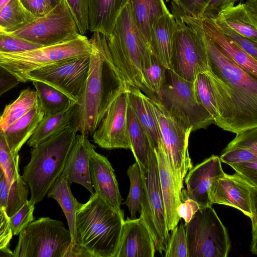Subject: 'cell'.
Here are the masks:
<instances>
[{
  "instance_id": "49",
  "label": "cell",
  "mask_w": 257,
  "mask_h": 257,
  "mask_svg": "<svg viewBox=\"0 0 257 257\" xmlns=\"http://www.w3.org/2000/svg\"><path fill=\"white\" fill-rule=\"evenodd\" d=\"M23 6L37 18L48 14L53 9L46 0H20Z\"/></svg>"
},
{
  "instance_id": "8",
  "label": "cell",
  "mask_w": 257,
  "mask_h": 257,
  "mask_svg": "<svg viewBox=\"0 0 257 257\" xmlns=\"http://www.w3.org/2000/svg\"><path fill=\"white\" fill-rule=\"evenodd\" d=\"M184 226L188 257L228 256L229 236L212 205L199 209Z\"/></svg>"
},
{
  "instance_id": "54",
  "label": "cell",
  "mask_w": 257,
  "mask_h": 257,
  "mask_svg": "<svg viewBox=\"0 0 257 257\" xmlns=\"http://www.w3.org/2000/svg\"><path fill=\"white\" fill-rule=\"evenodd\" d=\"M10 0H0V11Z\"/></svg>"
},
{
  "instance_id": "3",
  "label": "cell",
  "mask_w": 257,
  "mask_h": 257,
  "mask_svg": "<svg viewBox=\"0 0 257 257\" xmlns=\"http://www.w3.org/2000/svg\"><path fill=\"white\" fill-rule=\"evenodd\" d=\"M102 37L107 58L127 88L137 87L147 95L142 64L152 53L138 29L128 2L117 17L110 35Z\"/></svg>"
},
{
  "instance_id": "37",
  "label": "cell",
  "mask_w": 257,
  "mask_h": 257,
  "mask_svg": "<svg viewBox=\"0 0 257 257\" xmlns=\"http://www.w3.org/2000/svg\"><path fill=\"white\" fill-rule=\"evenodd\" d=\"M142 70L148 92L147 96L149 98H158L166 80L167 69L151 54L143 60Z\"/></svg>"
},
{
  "instance_id": "39",
  "label": "cell",
  "mask_w": 257,
  "mask_h": 257,
  "mask_svg": "<svg viewBox=\"0 0 257 257\" xmlns=\"http://www.w3.org/2000/svg\"><path fill=\"white\" fill-rule=\"evenodd\" d=\"M130 185L128 194L123 203L128 208L131 219L136 218V214L140 212L141 201L143 194V184L140 168L136 162L131 165L126 171Z\"/></svg>"
},
{
  "instance_id": "25",
  "label": "cell",
  "mask_w": 257,
  "mask_h": 257,
  "mask_svg": "<svg viewBox=\"0 0 257 257\" xmlns=\"http://www.w3.org/2000/svg\"><path fill=\"white\" fill-rule=\"evenodd\" d=\"M215 18L257 42V0H247L245 3L227 7Z\"/></svg>"
},
{
  "instance_id": "13",
  "label": "cell",
  "mask_w": 257,
  "mask_h": 257,
  "mask_svg": "<svg viewBox=\"0 0 257 257\" xmlns=\"http://www.w3.org/2000/svg\"><path fill=\"white\" fill-rule=\"evenodd\" d=\"M89 64L90 55L62 61L27 73L21 82L36 80L46 83L78 103L84 89Z\"/></svg>"
},
{
  "instance_id": "12",
  "label": "cell",
  "mask_w": 257,
  "mask_h": 257,
  "mask_svg": "<svg viewBox=\"0 0 257 257\" xmlns=\"http://www.w3.org/2000/svg\"><path fill=\"white\" fill-rule=\"evenodd\" d=\"M210 205L218 204L234 207L251 221V243L257 242V186L237 173L214 178L209 190Z\"/></svg>"
},
{
  "instance_id": "53",
  "label": "cell",
  "mask_w": 257,
  "mask_h": 257,
  "mask_svg": "<svg viewBox=\"0 0 257 257\" xmlns=\"http://www.w3.org/2000/svg\"><path fill=\"white\" fill-rule=\"evenodd\" d=\"M51 6L53 8L61 3V0H46Z\"/></svg>"
},
{
  "instance_id": "45",
  "label": "cell",
  "mask_w": 257,
  "mask_h": 257,
  "mask_svg": "<svg viewBox=\"0 0 257 257\" xmlns=\"http://www.w3.org/2000/svg\"><path fill=\"white\" fill-rule=\"evenodd\" d=\"M35 204L27 200L21 208L9 217L10 227L13 235H17L34 221Z\"/></svg>"
},
{
  "instance_id": "34",
  "label": "cell",
  "mask_w": 257,
  "mask_h": 257,
  "mask_svg": "<svg viewBox=\"0 0 257 257\" xmlns=\"http://www.w3.org/2000/svg\"><path fill=\"white\" fill-rule=\"evenodd\" d=\"M32 82L44 116L60 112L76 102L62 91L46 83L36 80Z\"/></svg>"
},
{
  "instance_id": "23",
  "label": "cell",
  "mask_w": 257,
  "mask_h": 257,
  "mask_svg": "<svg viewBox=\"0 0 257 257\" xmlns=\"http://www.w3.org/2000/svg\"><path fill=\"white\" fill-rule=\"evenodd\" d=\"M204 32L230 60L257 78V60L253 58L224 35L209 18H195Z\"/></svg>"
},
{
  "instance_id": "14",
  "label": "cell",
  "mask_w": 257,
  "mask_h": 257,
  "mask_svg": "<svg viewBox=\"0 0 257 257\" xmlns=\"http://www.w3.org/2000/svg\"><path fill=\"white\" fill-rule=\"evenodd\" d=\"M11 33L42 47L69 40L80 34L72 15L62 3L45 16Z\"/></svg>"
},
{
  "instance_id": "32",
  "label": "cell",
  "mask_w": 257,
  "mask_h": 257,
  "mask_svg": "<svg viewBox=\"0 0 257 257\" xmlns=\"http://www.w3.org/2000/svg\"><path fill=\"white\" fill-rule=\"evenodd\" d=\"M219 158L228 165L257 159V127L236 134Z\"/></svg>"
},
{
  "instance_id": "21",
  "label": "cell",
  "mask_w": 257,
  "mask_h": 257,
  "mask_svg": "<svg viewBox=\"0 0 257 257\" xmlns=\"http://www.w3.org/2000/svg\"><path fill=\"white\" fill-rule=\"evenodd\" d=\"M155 243L142 216L124 220L115 257H154Z\"/></svg>"
},
{
  "instance_id": "43",
  "label": "cell",
  "mask_w": 257,
  "mask_h": 257,
  "mask_svg": "<svg viewBox=\"0 0 257 257\" xmlns=\"http://www.w3.org/2000/svg\"><path fill=\"white\" fill-rule=\"evenodd\" d=\"M164 251L165 257H188L185 229L182 222L172 231Z\"/></svg>"
},
{
  "instance_id": "40",
  "label": "cell",
  "mask_w": 257,
  "mask_h": 257,
  "mask_svg": "<svg viewBox=\"0 0 257 257\" xmlns=\"http://www.w3.org/2000/svg\"><path fill=\"white\" fill-rule=\"evenodd\" d=\"M209 0H172L171 9L175 19L199 18Z\"/></svg>"
},
{
  "instance_id": "28",
  "label": "cell",
  "mask_w": 257,
  "mask_h": 257,
  "mask_svg": "<svg viewBox=\"0 0 257 257\" xmlns=\"http://www.w3.org/2000/svg\"><path fill=\"white\" fill-rule=\"evenodd\" d=\"M44 113L39 103L4 131L9 146L15 156L26 143L43 118Z\"/></svg>"
},
{
  "instance_id": "41",
  "label": "cell",
  "mask_w": 257,
  "mask_h": 257,
  "mask_svg": "<svg viewBox=\"0 0 257 257\" xmlns=\"http://www.w3.org/2000/svg\"><path fill=\"white\" fill-rule=\"evenodd\" d=\"M42 47L41 46L17 36L13 33L0 30V52L14 53Z\"/></svg>"
},
{
  "instance_id": "44",
  "label": "cell",
  "mask_w": 257,
  "mask_h": 257,
  "mask_svg": "<svg viewBox=\"0 0 257 257\" xmlns=\"http://www.w3.org/2000/svg\"><path fill=\"white\" fill-rule=\"evenodd\" d=\"M72 15L79 34L84 35L88 31V19L90 0H61Z\"/></svg>"
},
{
  "instance_id": "9",
  "label": "cell",
  "mask_w": 257,
  "mask_h": 257,
  "mask_svg": "<svg viewBox=\"0 0 257 257\" xmlns=\"http://www.w3.org/2000/svg\"><path fill=\"white\" fill-rule=\"evenodd\" d=\"M159 99L170 112L192 132L206 128L214 120L199 101L193 82L178 75L173 69L168 70Z\"/></svg>"
},
{
  "instance_id": "26",
  "label": "cell",
  "mask_w": 257,
  "mask_h": 257,
  "mask_svg": "<svg viewBox=\"0 0 257 257\" xmlns=\"http://www.w3.org/2000/svg\"><path fill=\"white\" fill-rule=\"evenodd\" d=\"M129 0H90L88 28L106 38L111 34L117 17Z\"/></svg>"
},
{
  "instance_id": "10",
  "label": "cell",
  "mask_w": 257,
  "mask_h": 257,
  "mask_svg": "<svg viewBox=\"0 0 257 257\" xmlns=\"http://www.w3.org/2000/svg\"><path fill=\"white\" fill-rule=\"evenodd\" d=\"M139 168L143 184L140 215L150 232L156 251L162 254L170 234L167 226L154 148L150 152L147 167Z\"/></svg>"
},
{
  "instance_id": "36",
  "label": "cell",
  "mask_w": 257,
  "mask_h": 257,
  "mask_svg": "<svg viewBox=\"0 0 257 257\" xmlns=\"http://www.w3.org/2000/svg\"><path fill=\"white\" fill-rule=\"evenodd\" d=\"M38 103L36 90H23L14 101L6 106L0 115V126L5 131Z\"/></svg>"
},
{
  "instance_id": "4",
  "label": "cell",
  "mask_w": 257,
  "mask_h": 257,
  "mask_svg": "<svg viewBox=\"0 0 257 257\" xmlns=\"http://www.w3.org/2000/svg\"><path fill=\"white\" fill-rule=\"evenodd\" d=\"M124 220L94 193L76 212L78 245L90 257H115Z\"/></svg>"
},
{
  "instance_id": "48",
  "label": "cell",
  "mask_w": 257,
  "mask_h": 257,
  "mask_svg": "<svg viewBox=\"0 0 257 257\" xmlns=\"http://www.w3.org/2000/svg\"><path fill=\"white\" fill-rule=\"evenodd\" d=\"M240 0H209L201 17L209 19L214 18L222 10L234 6Z\"/></svg>"
},
{
  "instance_id": "5",
  "label": "cell",
  "mask_w": 257,
  "mask_h": 257,
  "mask_svg": "<svg viewBox=\"0 0 257 257\" xmlns=\"http://www.w3.org/2000/svg\"><path fill=\"white\" fill-rule=\"evenodd\" d=\"M77 133L71 127L32 147L21 176L30 191V200L35 204L43 200L61 175Z\"/></svg>"
},
{
  "instance_id": "24",
  "label": "cell",
  "mask_w": 257,
  "mask_h": 257,
  "mask_svg": "<svg viewBox=\"0 0 257 257\" xmlns=\"http://www.w3.org/2000/svg\"><path fill=\"white\" fill-rule=\"evenodd\" d=\"M175 18L171 12L161 16L153 24L150 49L152 55L168 70L173 69Z\"/></svg>"
},
{
  "instance_id": "30",
  "label": "cell",
  "mask_w": 257,
  "mask_h": 257,
  "mask_svg": "<svg viewBox=\"0 0 257 257\" xmlns=\"http://www.w3.org/2000/svg\"><path fill=\"white\" fill-rule=\"evenodd\" d=\"M48 197L55 200L61 207L67 219L72 245H79L76 229V215L81 203L73 195L70 185L61 174L57 178L47 194Z\"/></svg>"
},
{
  "instance_id": "1",
  "label": "cell",
  "mask_w": 257,
  "mask_h": 257,
  "mask_svg": "<svg viewBox=\"0 0 257 257\" xmlns=\"http://www.w3.org/2000/svg\"><path fill=\"white\" fill-rule=\"evenodd\" d=\"M181 20L194 29L205 48L207 76L222 130L234 134L257 127V78L227 58L204 32L195 18Z\"/></svg>"
},
{
  "instance_id": "38",
  "label": "cell",
  "mask_w": 257,
  "mask_h": 257,
  "mask_svg": "<svg viewBox=\"0 0 257 257\" xmlns=\"http://www.w3.org/2000/svg\"><path fill=\"white\" fill-rule=\"evenodd\" d=\"M193 83L199 101L212 117L214 124L220 127V115L207 76L204 72L199 73Z\"/></svg>"
},
{
  "instance_id": "16",
  "label": "cell",
  "mask_w": 257,
  "mask_h": 257,
  "mask_svg": "<svg viewBox=\"0 0 257 257\" xmlns=\"http://www.w3.org/2000/svg\"><path fill=\"white\" fill-rule=\"evenodd\" d=\"M128 105L126 90L121 93L107 109L92 135L94 143L108 150H131L127 124Z\"/></svg>"
},
{
  "instance_id": "29",
  "label": "cell",
  "mask_w": 257,
  "mask_h": 257,
  "mask_svg": "<svg viewBox=\"0 0 257 257\" xmlns=\"http://www.w3.org/2000/svg\"><path fill=\"white\" fill-rule=\"evenodd\" d=\"M128 3L138 29L150 49L153 24L170 11L164 0H129Z\"/></svg>"
},
{
  "instance_id": "42",
  "label": "cell",
  "mask_w": 257,
  "mask_h": 257,
  "mask_svg": "<svg viewBox=\"0 0 257 257\" xmlns=\"http://www.w3.org/2000/svg\"><path fill=\"white\" fill-rule=\"evenodd\" d=\"M210 19L224 35L232 40L244 52L257 60V42L234 30L224 22L216 18Z\"/></svg>"
},
{
  "instance_id": "50",
  "label": "cell",
  "mask_w": 257,
  "mask_h": 257,
  "mask_svg": "<svg viewBox=\"0 0 257 257\" xmlns=\"http://www.w3.org/2000/svg\"><path fill=\"white\" fill-rule=\"evenodd\" d=\"M199 210L198 204L190 199L184 201L177 208L178 215L185 221V224L188 223L195 213Z\"/></svg>"
},
{
  "instance_id": "20",
  "label": "cell",
  "mask_w": 257,
  "mask_h": 257,
  "mask_svg": "<svg viewBox=\"0 0 257 257\" xmlns=\"http://www.w3.org/2000/svg\"><path fill=\"white\" fill-rule=\"evenodd\" d=\"M91 181L95 193L121 215L122 198L114 170L107 158L94 151L89 161Z\"/></svg>"
},
{
  "instance_id": "51",
  "label": "cell",
  "mask_w": 257,
  "mask_h": 257,
  "mask_svg": "<svg viewBox=\"0 0 257 257\" xmlns=\"http://www.w3.org/2000/svg\"><path fill=\"white\" fill-rule=\"evenodd\" d=\"M20 82L19 79L5 68L0 66V96Z\"/></svg>"
},
{
  "instance_id": "55",
  "label": "cell",
  "mask_w": 257,
  "mask_h": 257,
  "mask_svg": "<svg viewBox=\"0 0 257 257\" xmlns=\"http://www.w3.org/2000/svg\"><path fill=\"white\" fill-rule=\"evenodd\" d=\"M166 2H169L170 1H171L172 0H165Z\"/></svg>"
},
{
  "instance_id": "47",
  "label": "cell",
  "mask_w": 257,
  "mask_h": 257,
  "mask_svg": "<svg viewBox=\"0 0 257 257\" xmlns=\"http://www.w3.org/2000/svg\"><path fill=\"white\" fill-rule=\"evenodd\" d=\"M237 173L257 186V159L229 165Z\"/></svg>"
},
{
  "instance_id": "19",
  "label": "cell",
  "mask_w": 257,
  "mask_h": 257,
  "mask_svg": "<svg viewBox=\"0 0 257 257\" xmlns=\"http://www.w3.org/2000/svg\"><path fill=\"white\" fill-rule=\"evenodd\" d=\"M19 155L11 151L4 130L0 126V166L5 172L9 196L6 212L9 217L16 213L28 200L29 188L19 171Z\"/></svg>"
},
{
  "instance_id": "6",
  "label": "cell",
  "mask_w": 257,
  "mask_h": 257,
  "mask_svg": "<svg viewBox=\"0 0 257 257\" xmlns=\"http://www.w3.org/2000/svg\"><path fill=\"white\" fill-rule=\"evenodd\" d=\"M73 246L64 223L48 217L32 221L19 234L14 257H71Z\"/></svg>"
},
{
  "instance_id": "33",
  "label": "cell",
  "mask_w": 257,
  "mask_h": 257,
  "mask_svg": "<svg viewBox=\"0 0 257 257\" xmlns=\"http://www.w3.org/2000/svg\"><path fill=\"white\" fill-rule=\"evenodd\" d=\"M127 124L132 151L139 166L146 168L151 150L150 139L131 106L127 107Z\"/></svg>"
},
{
  "instance_id": "35",
  "label": "cell",
  "mask_w": 257,
  "mask_h": 257,
  "mask_svg": "<svg viewBox=\"0 0 257 257\" xmlns=\"http://www.w3.org/2000/svg\"><path fill=\"white\" fill-rule=\"evenodd\" d=\"M37 18L23 6L20 0H10L0 11V30L14 32Z\"/></svg>"
},
{
  "instance_id": "52",
  "label": "cell",
  "mask_w": 257,
  "mask_h": 257,
  "mask_svg": "<svg viewBox=\"0 0 257 257\" xmlns=\"http://www.w3.org/2000/svg\"><path fill=\"white\" fill-rule=\"evenodd\" d=\"M9 196V188L7 178L3 169L0 166V208L5 210L7 208Z\"/></svg>"
},
{
  "instance_id": "27",
  "label": "cell",
  "mask_w": 257,
  "mask_h": 257,
  "mask_svg": "<svg viewBox=\"0 0 257 257\" xmlns=\"http://www.w3.org/2000/svg\"><path fill=\"white\" fill-rule=\"evenodd\" d=\"M78 105L77 102H74L60 112L44 116L27 141L28 145L36 147L56 134L71 127H76L75 119Z\"/></svg>"
},
{
  "instance_id": "11",
  "label": "cell",
  "mask_w": 257,
  "mask_h": 257,
  "mask_svg": "<svg viewBox=\"0 0 257 257\" xmlns=\"http://www.w3.org/2000/svg\"><path fill=\"white\" fill-rule=\"evenodd\" d=\"M149 102L171 165L183 182L187 172L193 167L188 150L192 129L174 116L158 98L149 97Z\"/></svg>"
},
{
  "instance_id": "31",
  "label": "cell",
  "mask_w": 257,
  "mask_h": 257,
  "mask_svg": "<svg viewBox=\"0 0 257 257\" xmlns=\"http://www.w3.org/2000/svg\"><path fill=\"white\" fill-rule=\"evenodd\" d=\"M127 95L129 105L147 133L154 149L157 148L162 140L149 97L140 89L131 86L127 87Z\"/></svg>"
},
{
  "instance_id": "17",
  "label": "cell",
  "mask_w": 257,
  "mask_h": 257,
  "mask_svg": "<svg viewBox=\"0 0 257 257\" xmlns=\"http://www.w3.org/2000/svg\"><path fill=\"white\" fill-rule=\"evenodd\" d=\"M154 150L158 163L167 226L169 231H172L181 219L178 215L177 208L182 203L183 182L179 180L171 165L163 141Z\"/></svg>"
},
{
  "instance_id": "22",
  "label": "cell",
  "mask_w": 257,
  "mask_h": 257,
  "mask_svg": "<svg viewBox=\"0 0 257 257\" xmlns=\"http://www.w3.org/2000/svg\"><path fill=\"white\" fill-rule=\"evenodd\" d=\"M95 148L88 136L77 134L61 173L70 185L73 183L80 184L91 195L94 192L90 178L89 161Z\"/></svg>"
},
{
  "instance_id": "2",
  "label": "cell",
  "mask_w": 257,
  "mask_h": 257,
  "mask_svg": "<svg viewBox=\"0 0 257 257\" xmlns=\"http://www.w3.org/2000/svg\"><path fill=\"white\" fill-rule=\"evenodd\" d=\"M93 50L84 89L78 102L75 126L80 134L92 136L107 109L127 87L108 60L102 35L93 33Z\"/></svg>"
},
{
  "instance_id": "18",
  "label": "cell",
  "mask_w": 257,
  "mask_h": 257,
  "mask_svg": "<svg viewBox=\"0 0 257 257\" xmlns=\"http://www.w3.org/2000/svg\"><path fill=\"white\" fill-rule=\"evenodd\" d=\"M219 157L212 155L192 167L187 173L186 190H182V201L190 199L196 201L199 209L210 205L209 190L212 180L224 174Z\"/></svg>"
},
{
  "instance_id": "46",
  "label": "cell",
  "mask_w": 257,
  "mask_h": 257,
  "mask_svg": "<svg viewBox=\"0 0 257 257\" xmlns=\"http://www.w3.org/2000/svg\"><path fill=\"white\" fill-rule=\"evenodd\" d=\"M13 236L9 217L6 211L0 208V251H4L9 256H12L13 252L9 249V246Z\"/></svg>"
},
{
  "instance_id": "7",
  "label": "cell",
  "mask_w": 257,
  "mask_h": 257,
  "mask_svg": "<svg viewBox=\"0 0 257 257\" xmlns=\"http://www.w3.org/2000/svg\"><path fill=\"white\" fill-rule=\"evenodd\" d=\"M92 50L90 39L80 34L69 40L25 52H0V66L16 76L21 82L23 77L33 70L62 61L89 56Z\"/></svg>"
},
{
  "instance_id": "15",
  "label": "cell",
  "mask_w": 257,
  "mask_h": 257,
  "mask_svg": "<svg viewBox=\"0 0 257 257\" xmlns=\"http://www.w3.org/2000/svg\"><path fill=\"white\" fill-rule=\"evenodd\" d=\"M175 20L173 69L184 79L194 82L197 74L206 70V51L195 30L181 20Z\"/></svg>"
}]
</instances>
